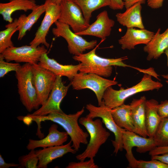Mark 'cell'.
Listing matches in <instances>:
<instances>
[{"mask_svg": "<svg viewBox=\"0 0 168 168\" xmlns=\"http://www.w3.org/2000/svg\"><path fill=\"white\" fill-rule=\"evenodd\" d=\"M44 3L46 9L44 17L30 44L37 47L42 44L48 49L49 44L46 41V37L51 26L59 18L60 7V5L51 2H45Z\"/></svg>", "mask_w": 168, "mask_h": 168, "instance_id": "cell-14", "label": "cell"}, {"mask_svg": "<svg viewBox=\"0 0 168 168\" xmlns=\"http://www.w3.org/2000/svg\"><path fill=\"white\" fill-rule=\"evenodd\" d=\"M153 138L156 147L168 146V117L161 119Z\"/></svg>", "mask_w": 168, "mask_h": 168, "instance_id": "cell-29", "label": "cell"}, {"mask_svg": "<svg viewBox=\"0 0 168 168\" xmlns=\"http://www.w3.org/2000/svg\"><path fill=\"white\" fill-rule=\"evenodd\" d=\"M151 159H154L168 164V152L164 154L151 156Z\"/></svg>", "mask_w": 168, "mask_h": 168, "instance_id": "cell-40", "label": "cell"}, {"mask_svg": "<svg viewBox=\"0 0 168 168\" xmlns=\"http://www.w3.org/2000/svg\"><path fill=\"white\" fill-rule=\"evenodd\" d=\"M94 162V158H91L87 161H80L79 162H71L66 167V168H98Z\"/></svg>", "mask_w": 168, "mask_h": 168, "instance_id": "cell-33", "label": "cell"}, {"mask_svg": "<svg viewBox=\"0 0 168 168\" xmlns=\"http://www.w3.org/2000/svg\"><path fill=\"white\" fill-rule=\"evenodd\" d=\"M157 110L161 118L162 119L168 117V100L161 101L157 106Z\"/></svg>", "mask_w": 168, "mask_h": 168, "instance_id": "cell-34", "label": "cell"}, {"mask_svg": "<svg viewBox=\"0 0 168 168\" xmlns=\"http://www.w3.org/2000/svg\"><path fill=\"white\" fill-rule=\"evenodd\" d=\"M46 4L37 5L27 16L21 14L18 20L17 31H18V40H21L30 31L36 22L41 16L45 12Z\"/></svg>", "mask_w": 168, "mask_h": 168, "instance_id": "cell-24", "label": "cell"}, {"mask_svg": "<svg viewBox=\"0 0 168 168\" xmlns=\"http://www.w3.org/2000/svg\"><path fill=\"white\" fill-rule=\"evenodd\" d=\"M111 113L114 120L118 126L127 130L134 132V128L130 105L124 104L111 109Z\"/></svg>", "mask_w": 168, "mask_h": 168, "instance_id": "cell-26", "label": "cell"}, {"mask_svg": "<svg viewBox=\"0 0 168 168\" xmlns=\"http://www.w3.org/2000/svg\"><path fill=\"white\" fill-rule=\"evenodd\" d=\"M80 8L86 22L90 24L92 12L100 8L109 6L110 0H71Z\"/></svg>", "mask_w": 168, "mask_h": 168, "instance_id": "cell-27", "label": "cell"}, {"mask_svg": "<svg viewBox=\"0 0 168 168\" xmlns=\"http://www.w3.org/2000/svg\"><path fill=\"white\" fill-rule=\"evenodd\" d=\"M161 76L163 78L166 79V82L168 84V74L162 75Z\"/></svg>", "mask_w": 168, "mask_h": 168, "instance_id": "cell-43", "label": "cell"}, {"mask_svg": "<svg viewBox=\"0 0 168 168\" xmlns=\"http://www.w3.org/2000/svg\"><path fill=\"white\" fill-rule=\"evenodd\" d=\"M37 5L35 0H11L8 2L0 3V13L5 21L12 23L14 20L12 16L13 12L32 10Z\"/></svg>", "mask_w": 168, "mask_h": 168, "instance_id": "cell-23", "label": "cell"}, {"mask_svg": "<svg viewBox=\"0 0 168 168\" xmlns=\"http://www.w3.org/2000/svg\"><path fill=\"white\" fill-rule=\"evenodd\" d=\"M54 24L56 27L52 29L53 34L56 37H61L66 40L69 52L74 56H78L86 50L94 49L97 45V40H86L72 31L68 25L58 21Z\"/></svg>", "mask_w": 168, "mask_h": 168, "instance_id": "cell-8", "label": "cell"}, {"mask_svg": "<svg viewBox=\"0 0 168 168\" xmlns=\"http://www.w3.org/2000/svg\"><path fill=\"white\" fill-rule=\"evenodd\" d=\"M71 84L64 85L60 76H57L54 84L45 103L32 114L37 116H44L55 112L62 111L60 104L66 95Z\"/></svg>", "mask_w": 168, "mask_h": 168, "instance_id": "cell-13", "label": "cell"}, {"mask_svg": "<svg viewBox=\"0 0 168 168\" xmlns=\"http://www.w3.org/2000/svg\"><path fill=\"white\" fill-rule=\"evenodd\" d=\"M136 168H168V164L154 159L149 161L137 160Z\"/></svg>", "mask_w": 168, "mask_h": 168, "instance_id": "cell-32", "label": "cell"}, {"mask_svg": "<svg viewBox=\"0 0 168 168\" xmlns=\"http://www.w3.org/2000/svg\"><path fill=\"white\" fill-rule=\"evenodd\" d=\"M19 166V164L14 163H7L4 161L2 155H0V168H9L11 167H17Z\"/></svg>", "mask_w": 168, "mask_h": 168, "instance_id": "cell-38", "label": "cell"}, {"mask_svg": "<svg viewBox=\"0 0 168 168\" xmlns=\"http://www.w3.org/2000/svg\"><path fill=\"white\" fill-rule=\"evenodd\" d=\"M155 33L145 29L128 28L125 34L118 40L123 50L135 49L138 44H147L151 40Z\"/></svg>", "mask_w": 168, "mask_h": 168, "instance_id": "cell-17", "label": "cell"}, {"mask_svg": "<svg viewBox=\"0 0 168 168\" xmlns=\"http://www.w3.org/2000/svg\"><path fill=\"white\" fill-rule=\"evenodd\" d=\"M18 161L19 168H38L39 159L35 149L31 150L28 154L20 157Z\"/></svg>", "mask_w": 168, "mask_h": 168, "instance_id": "cell-30", "label": "cell"}, {"mask_svg": "<svg viewBox=\"0 0 168 168\" xmlns=\"http://www.w3.org/2000/svg\"><path fill=\"white\" fill-rule=\"evenodd\" d=\"M152 76L144 74L139 82L130 87L119 90L114 89L112 86L108 87L105 91L103 101L105 105L113 109L124 104L125 100L130 96L140 92L159 90L163 87L162 84L152 79Z\"/></svg>", "mask_w": 168, "mask_h": 168, "instance_id": "cell-3", "label": "cell"}, {"mask_svg": "<svg viewBox=\"0 0 168 168\" xmlns=\"http://www.w3.org/2000/svg\"><path fill=\"white\" fill-rule=\"evenodd\" d=\"M164 53L167 58V66L168 67V47L165 50Z\"/></svg>", "mask_w": 168, "mask_h": 168, "instance_id": "cell-44", "label": "cell"}, {"mask_svg": "<svg viewBox=\"0 0 168 168\" xmlns=\"http://www.w3.org/2000/svg\"><path fill=\"white\" fill-rule=\"evenodd\" d=\"M145 96L133 99L130 104L131 116L134 127V132L144 137H148L146 125Z\"/></svg>", "mask_w": 168, "mask_h": 168, "instance_id": "cell-20", "label": "cell"}, {"mask_svg": "<svg viewBox=\"0 0 168 168\" xmlns=\"http://www.w3.org/2000/svg\"><path fill=\"white\" fill-rule=\"evenodd\" d=\"M86 108L89 112L86 117L92 119L97 117L100 118L106 127L113 133L114 140L111 141L114 148V153L116 155L119 151H122L123 133L125 129L117 125L112 115L111 109L106 106L103 101L98 106L91 104H87Z\"/></svg>", "mask_w": 168, "mask_h": 168, "instance_id": "cell-7", "label": "cell"}, {"mask_svg": "<svg viewBox=\"0 0 168 168\" xmlns=\"http://www.w3.org/2000/svg\"><path fill=\"white\" fill-rule=\"evenodd\" d=\"M124 2V6L126 9L128 8L134 4L140 3L141 4H145L146 0H122Z\"/></svg>", "mask_w": 168, "mask_h": 168, "instance_id": "cell-39", "label": "cell"}, {"mask_svg": "<svg viewBox=\"0 0 168 168\" xmlns=\"http://www.w3.org/2000/svg\"><path fill=\"white\" fill-rule=\"evenodd\" d=\"M123 148L126 151L125 156L128 162L129 167L136 168L137 160L133 154V148L137 147V151L140 153L149 152L156 147L153 138L144 137L126 130L123 131Z\"/></svg>", "mask_w": 168, "mask_h": 168, "instance_id": "cell-9", "label": "cell"}, {"mask_svg": "<svg viewBox=\"0 0 168 168\" xmlns=\"http://www.w3.org/2000/svg\"><path fill=\"white\" fill-rule=\"evenodd\" d=\"M70 141L65 145L43 148L35 150L39 159L38 168H47L48 165L53 160L61 157L68 153L73 154L77 152L71 145Z\"/></svg>", "mask_w": 168, "mask_h": 168, "instance_id": "cell-18", "label": "cell"}, {"mask_svg": "<svg viewBox=\"0 0 168 168\" xmlns=\"http://www.w3.org/2000/svg\"><path fill=\"white\" fill-rule=\"evenodd\" d=\"M83 107L80 110L73 114H67L62 111L53 112L44 116H37L29 114L27 115L31 118L32 121L38 125L37 133H41L40 124L41 122L50 121L61 126L66 131L71 138L72 147L77 152L80 147V144H87V138L89 136L87 132H84L80 127L78 123L79 118L84 112Z\"/></svg>", "mask_w": 168, "mask_h": 168, "instance_id": "cell-1", "label": "cell"}, {"mask_svg": "<svg viewBox=\"0 0 168 168\" xmlns=\"http://www.w3.org/2000/svg\"><path fill=\"white\" fill-rule=\"evenodd\" d=\"M141 4L137 3L127 8L124 12L117 13L115 16L118 22L127 28L145 29L141 14Z\"/></svg>", "mask_w": 168, "mask_h": 168, "instance_id": "cell-22", "label": "cell"}, {"mask_svg": "<svg viewBox=\"0 0 168 168\" xmlns=\"http://www.w3.org/2000/svg\"><path fill=\"white\" fill-rule=\"evenodd\" d=\"M60 14L58 21L70 27L77 33L87 29L90 24L85 20L79 7L71 0H63L60 4Z\"/></svg>", "mask_w": 168, "mask_h": 168, "instance_id": "cell-11", "label": "cell"}, {"mask_svg": "<svg viewBox=\"0 0 168 168\" xmlns=\"http://www.w3.org/2000/svg\"><path fill=\"white\" fill-rule=\"evenodd\" d=\"M32 65L34 84L40 105H44L53 88L57 76L38 63Z\"/></svg>", "mask_w": 168, "mask_h": 168, "instance_id": "cell-12", "label": "cell"}, {"mask_svg": "<svg viewBox=\"0 0 168 168\" xmlns=\"http://www.w3.org/2000/svg\"><path fill=\"white\" fill-rule=\"evenodd\" d=\"M159 28L150 41L143 48L147 54V59L150 61L159 58L168 47V28L162 33Z\"/></svg>", "mask_w": 168, "mask_h": 168, "instance_id": "cell-21", "label": "cell"}, {"mask_svg": "<svg viewBox=\"0 0 168 168\" xmlns=\"http://www.w3.org/2000/svg\"><path fill=\"white\" fill-rule=\"evenodd\" d=\"M164 0H147V5L152 9H158L161 7Z\"/></svg>", "mask_w": 168, "mask_h": 168, "instance_id": "cell-37", "label": "cell"}, {"mask_svg": "<svg viewBox=\"0 0 168 168\" xmlns=\"http://www.w3.org/2000/svg\"><path fill=\"white\" fill-rule=\"evenodd\" d=\"M18 25V19L15 18L12 22L5 25V29L0 31V54L7 48L14 46L11 38L17 31Z\"/></svg>", "mask_w": 168, "mask_h": 168, "instance_id": "cell-28", "label": "cell"}, {"mask_svg": "<svg viewBox=\"0 0 168 168\" xmlns=\"http://www.w3.org/2000/svg\"><path fill=\"white\" fill-rule=\"evenodd\" d=\"M2 56L0 54V77H4L8 72L18 70L21 67L19 63H12L5 61Z\"/></svg>", "mask_w": 168, "mask_h": 168, "instance_id": "cell-31", "label": "cell"}, {"mask_svg": "<svg viewBox=\"0 0 168 168\" xmlns=\"http://www.w3.org/2000/svg\"><path fill=\"white\" fill-rule=\"evenodd\" d=\"M18 119L22 121L23 122L27 125H29L32 121L31 118L27 115L24 116H18L17 117Z\"/></svg>", "mask_w": 168, "mask_h": 168, "instance_id": "cell-41", "label": "cell"}, {"mask_svg": "<svg viewBox=\"0 0 168 168\" xmlns=\"http://www.w3.org/2000/svg\"><path fill=\"white\" fill-rule=\"evenodd\" d=\"M56 124H52L47 135L39 140L29 139L26 147L30 150L39 147H47L63 145L68 140V135L66 132L60 131Z\"/></svg>", "mask_w": 168, "mask_h": 168, "instance_id": "cell-16", "label": "cell"}, {"mask_svg": "<svg viewBox=\"0 0 168 168\" xmlns=\"http://www.w3.org/2000/svg\"><path fill=\"white\" fill-rule=\"evenodd\" d=\"M63 0H46L45 2H51L55 4L60 5Z\"/></svg>", "mask_w": 168, "mask_h": 168, "instance_id": "cell-42", "label": "cell"}, {"mask_svg": "<svg viewBox=\"0 0 168 168\" xmlns=\"http://www.w3.org/2000/svg\"><path fill=\"white\" fill-rule=\"evenodd\" d=\"M117 84L118 82L114 80L105 79L94 73L80 72L75 76L70 83L74 90L88 89L91 90L96 95L98 106L103 102V96L106 89Z\"/></svg>", "mask_w": 168, "mask_h": 168, "instance_id": "cell-6", "label": "cell"}, {"mask_svg": "<svg viewBox=\"0 0 168 168\" xmlns=\"http://www.w3.org/2000/svg\"><path fill=\"white\" fill-rule=\"evenodd\" d=\"M168 152V146L164 147H156L149 152L151 156L161 155Z\"/></svg>", "mask_w": 168, "mask_h": 168, "instance_id": "cell-35", "label": "cell"}, {"mask_svg": "<svg viewBox=\"0 0 168 168\" xmlns=\"http://www.w3.org/2000/svg\"><path fill=\"white\" fill-rule=\"evenodd\" d=\"M104 40H101L91 51L78 56H74L73 59L81 62L79 71L85 73H93L102 77H109L112 73V66L133 68L141 72L144 69L127 64L123 62L128 59L127 56L118 58H102L98 56L96 53V49Z\"/></svg>", "mask_w": 168, "mask_h": 168, "instance_id": "cell-2", "label": "cell"}, {"mask_svg": "<svg viewBox=\"0 0 168 168\" xmlns=\"http://www.w3.org/2000/svg\"><path fill=\"white\" fill-rule=\"evenodd\" d=\"M109 7L113 10H121L124 7V4L122 0H110Z\"/></svg>", "mask_w": 168, "mask_h": 168, "instance_id": "cell-36", "label": "cell"}, {"mask_svg": "<svg viewBox=\"0 0 168 168\" xmlns=\"http://www.w3.org/2000/svg\"><path fill=\"white\" fill-rule=\"evenodd\" d=\"M38 63L56 76L67 77L71 81L78 73L81 65V63L77 65L60 64L54 59L49 58L47 53L41 55Z\"/></svg>", "mask_w": 168, "mask_h": 168, "instance_id": "cell-19", "label": "cell"}, {"mask_svg": "<svg viewBox=\"0 0 168 168\" xmlns=\"http://www.w3.org/2000/svg\"><path fill=\"white\" fill-rule=\"evenodd\" d=\"M79 123L85 127L90 137L89 141L85 151L76 156L79 161H85L86 158H94L101 146L105 143L110 135L103 127L100 119L93 120L86 117L80 118Z\"/></svg>", "mask_w": 168, "mask_h": 168, "instance_id": "cell-4", "label": "cell"}, {"mask_svg": "<svg viewBox=\"0 0 168 168\" xmlns=\"http://www.w3.org/2000/svg\"><path fill=\"white\" fill-rule=\"evenodd\" d=\"M114 24V21L109 18L107 12L104 10L98 14L95 21L90 24L87 29L76 33L81 36H94L104 41L110 35L112 28Z\"/></svg>", "mask_w": 168, "mask_h": 168, "instance_id": "cell-15", "label": "cell"}, {"mask_svg": "<svg viewBox=\"0 0 168 168\" xmlns=\"http://www.w3.org/2000/svg\"><path fill=\"white\" fill-rule=\"evenodd\" d=\"M44 45L37 47L23 45L8 48L0 54L8 62L14 61L17 63H25L31 64L38 63L41 55L47 50Z\"/></svg>", "mask_w": 168, "mask_h": 168, "instance_id": "cell-10", "label": "cell"}, {"mask_svg": "<svg viewBox=\"0 0 168 168\" xmlns=\"http://www.w3.org/2000/svg\"><path fill=\"white\" fill-rule=\"evenodd\" d=\"M18 93L22 105L29 112L37 110L39 105L34 86L31 64L26 63L15 72Z\"/></svg>", "mask_w": 168, "mask_h": 168, "instance_id": "cell-5", "label": "cell"}, {"mask_svg": "<svg viewBox=\"0 0 168 168\" xmlns=\"http://www.w3.org/2000/svg\"><path fill=\"white\" fill-rule=\"evenodd\" d=\"M158 104L154 99L146 101V125L148 137L153 138L161 119L158 112Z\"/></svg>", "mask_w": 168, "mask_h": 168, "instance_id": "cell-25", "label": "cell"}]
</instances>
